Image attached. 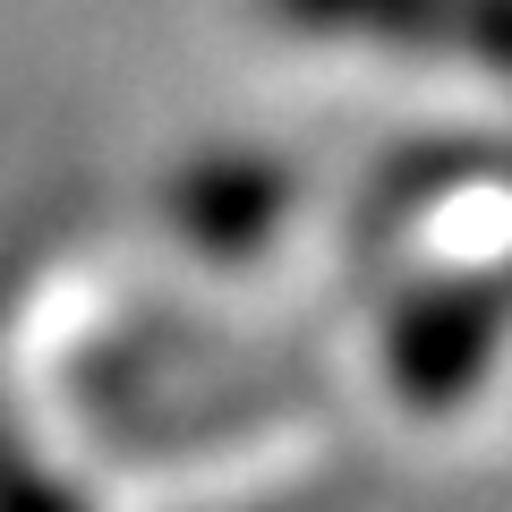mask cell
Returning <instances> with one entry per match:
<instances>
[{
	"label": "cell",
	"instance_id": "obj_2",
	"mask_svg": "<svg viewBox=\"0 0 512 512\" xmlns=\"http://www.w3.org/2000/svg\"><path fill=\"white\" fill-rule=\"evenodd\" d=\"M461 0H282V18L333 35H444Z\"/></svg>",
	"mask_w": 512,
	"mask_h": 512
},
{
	"label": "cell",
	"instance_id": "obj_1",
	"mask_svg": "<svg viewBox=\"0 0 512 512\" xmlns=\"http://www.w3.org/2000/svg\"><path fill=\"white\" fill-rule=\"evenodd\" d=\"M171 214H180V231L205 239V248H248V239L282 214V171H265V163H197L171 188Z\"/></svg>",
	"mask_w": 512,
	"mask_h": 512
},
{
	"label": "cell",
	"instance_id": "obj_3",
	"mask_svg": "<svg viewBox=\"0 0 512 512\" xmlns=\"http://www.w3.org/2000/svg\"><path fill=\"white\" fill-rule=\"evenodd\" d=\"M453 26L478 43V52L495 60V69H512V0H461Z\"/></svg>",
	"mask_w": 512,
	"mask_h": 512
}]
</instances>
